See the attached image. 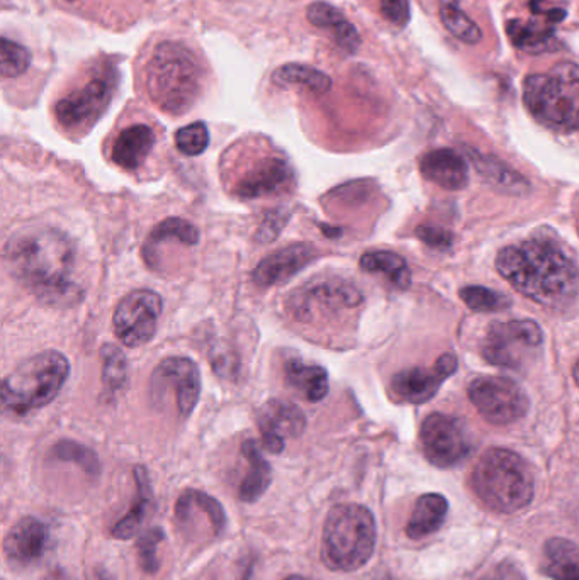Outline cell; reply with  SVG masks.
Masks as SVG:
<instances>
[{"instance_id":"obj_1","label":"cell","mask_w":579,"mask_h":580,"mask_svg":"<svg viewBox=\"0 0 579 580\" xmlns=\"http://www.w3.org/2000/svg\"><path fill=\"white\" fill-rule=\"evenodd\" d=\"M4 256L12 277L45 304L72 305L81 301V287L72 282L75 249L60 229L24 226L9 238Z\"/></svg>"},{"instance_id":"obj_2","label":"cell","mask_w":579,"mask_h":580,"mask_svg":"<svg viewBox=\"0 0 579 580\" xmlns=\"http://www.w3.org/2000/svg\"><path fill=\"white\" fill-rule=\"evenodd\" d=\"M496 270L520 294L556 307L575 298L579 270L556 243L541 238L510 244L496 256Z\"/></svg>"},{"instance_id":"obj_3","label":"cell","mask_w":579,"mask_h":580,"mask_svg":"<svg viewBox=\"0 0 579 580\" xmlns=\"http://www.w3.org/2000/svg\"><path fill=\"white\" fill-rule=\"evenodd\" d=\"M143 76L150 99L172 116L188 112L203 94V61L182 41L158 43L146 60Z\"/></svg>"},{"instance_id":"obj_4","label":"cell","mask_w":579,"mask_h":580,"mask_svg":"<svg viewBox=\"0 0 579 580\" xmlns=\"http://www.w3.org/2000/svg\"><path fill=\"white\" fill-rule=\"evenodd\" d=\"M472 493L490 511L511 515L532 503L535 482L529 463L507 448H490L471 475Z\"/></svg>"},{"instance_id":"obj_5","label":"cell","mask_w":579,"mask_h":580,"mask_svg":"<svg viewBox=\"0 0 579 580\" xmlns=\"http://www.w3.org/2000/svg\"><path fill=\"white\" fill-rule=\"evenodd\" d=\"M377 528L373 512L361 504H337L326 516L322 534V561L335 572H353L371 560Z\"/></svg>"},{"instance_id":"obj_6","label":"cell","mask_w":579,"mask_h":580,"mask_svg":"<svg viewBox=\"0 0 579 580\" xmlns=\"http://www.w3.org/2000/svg\"><path fill=\"white\" fill-rule=\"evenodd\" d=\"M70 375L67 357L57 350L41 351L24 360L2 382V406L14 416L45 408L62 392Z\"/></svg>"},{"instance_id":"obj_7","label":"cell","mask_w":579,"mask_h":580,"mask_svg":"<svg viewBox=\"0 0 579 580\" xmlns=\"http://www.w3.org/2000/svg\"><path fill=\"white\" fill-rule=\"evenodd\" d=\"M523 104L544 126L579 131V65L564 61L548 73L527 76Z\"/></svg>"},{"instance_id":"obj_8","label":"cell","mask_w":579,"mask_h":580,"mask_svg":"<svg viewBox=\"0 0 579 580\" xmlns=\"http://www.w3.org/2000/svg\"><path fill=\"white\" fill-rule=\"evenodd\" d=\"M120 85V70L111 60L87 70L84 82L55 104V118L69 133H85L108 111Z\"/></svg>"},{"instance_id":"obj_9","label":"cell","mask_w":579,"mask_h":580,"mask_svg":"<svg viewBox=\"0 0 579 580\" xmlns=\"http://www.w3.org/2000/svg\"><path fill=\"white\" fill-rule=\"evenodd\" d=\"M364 301L361 290L340 277H318L289 295L288 311L298 323L313 325L319 317H330L355 310Z\"/></svg>"},{"instance_id":"obj_10","label":"cell","mask_w":579,"mask_h":580,"mask_svg":"<svg viewBox=\"0 0 579 580\" xmlns=\"http://www.w3.org/2000/svg\"><path fill=\"white\" fill-rule=\"evenodd\" d=\"M542 341L544 335L535 321L493 323L483 341V355L492 365L523 371L538 357Z\"/></svg>"},{"instance_id":"obj_11","label":"cell","mask_w":579,"mask_h":580,"mask_svg":"<svg viewBox=\"0 0 579 580\" xmlns=\"http://www.w3.org/2000/svg\"><path fill=\"white\" fill-rule=\"evenodd\" d=\"M469 399L487 423L496 426L517 423L529 411V397L508 377H480L469 386Z\"/></svg>"},{"instance_id":"obj_12","label":"cell","mask_w":579,"mask_h":580,"mask_svg":"<svg viewBox=\"0 0 579 580\" xmlns=\"http://www.w3.org/2000/svg\"><path fill=\"white\" fill-rule=\"evenodd\" d=\"M420 443L426 460L441 469L459 466L472 451V439L465 421L442 412H434L423 421Z\"/></svg>"},{"instance_id":"obj_13","label":"cell","mask_w":579,"mask_h":580,"mask_svg":"<svg viewBox=\"0 0 579 580\" xmlns=\"http://www.w3.org/2000/svg\"><path fill=\"white\" fill-rule=\"evenodd\" d=\"M161 305V298L154 290H133L124 295L112 317L118 340L131 348L148 343L157 331Z\"/></svg>"},{"instance_id":"obj_14","label":"cell","mask_w":579,"mask_h":580,"mask_svg":"<svg viewBox=\"0 0 579 580\" xmlns=\"http://www.w3.org/2000/svg\"><path fill=\"white\" fill-rule=\"evenodd\" d=\"M172 390L177 409L182 418H188L197 406L201 396V372L196 362L185 357H170L155 368L152 378V392L155 399L167 396Z\"/></svg>"},{"instance_id":"obj_15","label":"cell","mask_w":579,"mask_h":580,"mask_svg":"<svg viewBox=\"0 0 579 580\" xmlns=\"http://www.w3.org/2000/svg\"><path fill=\"white\" fill-rule=\"evenodd\" d=\"M457 357L445 353L432 368H408L393 377L391 389L396 397L410 404H425L441 390L442 384L456 374Z\"/></svg>"},{"instance_id":"obj_16","label":"cell","mask_w":579,"mask_h":580,"mask_svg":"<svg viewBox=\"0 0 579 580\" xmlns=\"http://www.w3.org/2000/svg\"><path fill=\"white\" fill-rule=\"evenodd\" d=\"M257 423L265 450L279 455L285 450L286 439L303 435L306 418L292 402L269 399L258 409Z\"/></svg>"},{"instance_id":"obj_17","label":"cell","mask_w":579,"mask_h":580,"mask_svg":"<svg viewBox=\"0 0 579 580\" xmlns=\"http://www.w3.org/2000/svg\"><path fill=\"white\" fill-rule=\"evenodd\" d=\"M50 546V531L38 518L20 519L4 539V555L12 569H26L41 560Z\"/></svg>"},{"instance_id":"obj_18","label":"cell","mask_w":579,"mask_h":580,"mask_svg":"<svg viewBox=\"0 0 579 580\" xmlns=\"http://www.w3.org/2000/svg\"><path fill=\"white\" fill-rule=\"evenodd\" d=\"M292 182L294 173L288 160L277 155H269L250 165L249 170L234 185L233 192L243 198L264 197L288 191Z\"/></svg>"},{"instance_id":"obj_19","label":"cell","mask_w":579,"mask_h":580,"mask_svg":"<svg viewBox=\"0 0 579 580\" xmlns=\"http://www.w3.org/2000/svg\"><path fill=\"white\" fill-rule=\"evenodd\" d=\"M318 258V250L311 243H292L273 255L265 256L254 270V282L261 287L286 282Z\"/></svg>"},{"instance_id":"obj_20","label":"cell","mask_w":579,"mask_h":580,"mask_svg":"<svg viewBox=\"0 0 579 580\" xmlns=\"http://www.w3.org/2000/svg\"><path fill=\"white\" fill-rule=\"evenodd\" d=\"M176 521L184 531H196L197 519H204L213 528L215 536H219L227 528V512L221 504L196 488H188L176 503Z\"/></svg>"},{"instance_id":"obj_21","label":"cell","mask_w":579,"mask_h":580,"mask_svg":"<svg viewBox=\"0 0 579 580\" xmlns=\"http://www.w3.org/2000/svg\"><path fill=\"white\" fill-rule=\"evenodd\" d=\"M420 172L429 182L445 191H460L468 185V161L456 149L441 148L426 153L420 160Z\"/></svg>"},{"instance_id":"obj_22","label":"cell","mask_w":579,"mask_h":580,"mask_svg":"<svg viewBox=\"0 0 579 580\" xmlns=\"http://www.w3.org/2000/svg\"><path fill=\"white\" fill-rule=\"evenodd\" d=\"M157 136L148 124H131L124 128L112 143L111 158L118 167L136 170L145 164L154 149Z\"/></svg>"},{"instance_id":"obj_23","label":"cell","mask_w":579,"mask_h":580,"mask_svg":"<svg viewBox=\"0 0 579 580\" xmlns=\"http://www.w3.org/2000/svg\"><path fill=\"white\" fill-rule=\"evenodd\" d=\"M307 21L313 26L325 29L334 36V41L340 46L346 53H358L361 46V35L352 23L341 14L337 8L326 2H315L307 8Z\"/></svg>"},{"instance_id":"obj_24","label":"cell","mask_w":579,"mask_h":580,"mask_svg":"<svg viewBox=\"0 0 579 580\" xmlns=\"http://www.w3.org/2000/svg\"><path fill=\"white\" fill-rule=\"evenodd\" d=\"M136 481V497L131 504V508L128 509L126 516L118 521L112 527L111 536L116 540H130L138 533L142 524L145 523V519L154 508L155 497L154 488H152L150 475L145 467H136L135 469Z\"/></svg>"},{"instance_id":"obj_25","label":"cell","mask_w":579,"mask_h":580,"mask_svg":"<svg viewBox=\"0 0 579 580\" xmlns=\"http://www.w3.org/2000/svg\"><path fill=\"white\" fill-rule=\"evenodd\" d=\"M515 48L530 55L553 53L560 50L559 39L553 24H539L533 21L511 20L507 26Z\"/></svg>"},{"instance_id":"obj_26","label":"cell","mask_w":579,"mask_h":580,"mask_svg":"<svg viewBox=\"0 0 579 580\" xmlns=\"http://www.w3.org/2000/svg\"><path fill=\"white\" fill-rule=\"evenodd\" d=\"M449 512V503L441 494H425L414 504L407 523L408 539L422 540L437 533Z\"/></svg>"},{"instance_id":"obj_27","label":"cell","mask_w":579,"mask_h":580,"mask_svg":"<svg viewBox=\"0 0 579 580\" xmlns=\"http://www.w3.org/2000/svg\"><path fill=\"white\" fill-rule=\"evenodd\" d=\"M242 454L249 462V473L240 484L239 499L242 503L252 504L267 493V488L273 482V469H270L269 462L265 460L257 442L254 439H246L243 443Z\"/></svg>"},{"instance_id":"obj_28","label":"cell","mask_w":579,"mask_h":580,"mask_svg":"<svg viewBox=\"0 0 579 580\" xmlns=\"http://www.w3.org/2000/svg\"><path fill=\"white\" fill-rule=\"evenodd\" d=\"M285 372L286 380L306 401L319 402L328 394V374L323 366L303 362L301 359H289Z\"/></svg>"},{"instance_id":"obj_29","label":"cell","mask_w":579,"mask_h":580,"mask_svg":"<svg viewBox=\"0 0 579 580\" xmlns=\"http://www.w3.org/2000/svg\"><path fill=\"white\" fill-rule=\"evenodd\" d=\"M542 569L554 580H579V546L566 539L547 540Z\"/></svg>"},{"instance_id":"obj_30","label":"cell","mask_w":579,"mask_h":580,"mask_svg":"<svg viewBox=\"0 0 579 580\" xmlns=\"http://www.w3.org/2000/svg\"><path fill=\"white\" fill-rule=\"evenodd\" d=\"M468 153H471L472 165L477 167L478 173L487 183H492L496 191L517 195L526 194L529 191L530 185L527 179L511 170L508 165L499 161L498 158L483 155V153L474 152V149H468Z\"/></svg>"},{"instance_id":"obj_31","label":"cell","mask_w":579,"mask_h":580,"mask_svg":"<svg viewBox=\"0 0 579 580\" xmlns=\"http://www.w3.org/2000/svg\"><path fill=\"white\" fill-rule=\"evenodd\" d=\"M361 268L367 274L383 275L396 289L407 290L411 286V271L407 259L395 252H369L362 255Z\"/></svg>"},{"instance_id":"obj_32","label":"cell","mask_w":579,"mask_h":580,"mask_svg":"<svg viewBox=\"0 0 579 580\" xmlns=\"http://www.w3.org/2000/svg\"><path fill=\"white\" fill-rule=\"evenodd\" d=\"M181 243L184 246H194L200 243V229L192 222L185 221L181 218H169L166 221H161L160 225L155 226L150 237L146 240L145 246H143V253L148 264L154 258L155 252L158 246L164 243Z\"/></svg>"},{"instance_id":"obj_33","label":"cell","mask_w":579,"mask_h":580,"mask_svg":"<svg viewBox=\"0 0 579 580\" xmlns=\"http://www.w3.org/2000/svg\"><path fill=\"white\" fill-rule=\"evenodd\" d=\"M441 20L445 29L449 31L454 38L466 45H478L483 39V31L460 8L459 0H441L438 4Z\"/></svg>"},{"instance_id":"obj_34","label":"cell","mask_w":579,"mask_h":580,"mask_svg":"<svg viewBox=\"0 0 579 580\" xmlns=\"http://www.w3.org/2000/svg\"><path fill=\"white\" fill-rule=\"evenodd\" d=\"M273 82L280 87L301 85V87L310 88L315 94H325L331 87V78L326 73L313 69V67L298 65V63H289V65L277 69L273 73Z\"/></svg>"},{"instance_id":"obj_35","label":"cell","mask_w":579,"mask_h":580,"mask_svg":"<svg viewBox=\"0 0 579 580\" xmlns=\"http://www.w3.org/2000/svg\"><path fill=\"white\" fill-rule=\"evenodd\" d=\"M459 298L469 310L477 311V313H498V311L508 310L511 305L507 295L481 286L462 287Z\"/></svg>"},{"instance_id":"obj_36","label":"cell","mask_w":579,"mask_h":580,"mask_svg":"<svg viewBox=\"0 0 579 580\" xmlns=\"http://www.w3.org/2000/svg\"><path fill=\"white\" fill-rule=\"evenodd\" d=\"M53 457L62 462L77 463L88 475L99 473V460L91 448L75 442H60L55 445Z\"/></svg>"},{"instance_id":"obj_37","label":"cell","mask_w":579,"mask_h":580,"mask_svg":"<svg viewBox=\"0 0 579 580\" xmlns=\"http://www.w3.org/2000/svg\"><path fill=\"white\" fill-rule=\"evenodd\" d=\"M176 146L185 157H200L209 146V131L206 124L197 121L181 128L176 133Z\"/></svg>"},{"instance_id":"obj_38","label":"cell","mask_w":579,"mask_h":580,"mask_svg":"<svg viewBox=\"0 0 579 580\" xmlns=\"http://www.w3.org/2000/svg\"><path fill=\"white\" fill-rule=\"evenodd\" d=\"M32 67V53L20 43L2 38V76L16 78Z\"/></svg>"},{"instance_id":"obj_39","label":"cell","mask_w":579,"mask_h":580,"mask_svg":"<svg viewBox=\"0 0 579 580\" xmlns=\"http://www.w3.org/2000/svg\"><path fill=\"white\" fill-rule=\"evenodd\" d=\"M166 539V533L160 527L146 530L138 539V564L145 573H155L160 569V560L157 557V548Z\"/></svg>"},{"instance_id":"obj_40","label":"cell","mask_w":579,"mask_h":580,"mask_svg":"<svg viewBox=\"0 0 579 580\" xmlns=\"http://www.w3.org/2000/svg\"><path fill=\"white\" fill-rule=\"evenodd\" d=\"M104 372L102 380L106 389L116 390L126 382V360L123 353L112 345H106L102 350Z\"/></svg>"},{"instance_id":"obj_41","label":"cell","mask_w":579,"mask_h":580,"mask_svg":"<svg viewBox=\"0 0 579 580\" xmlns=\"http://www.w3.org/2000/svg\"><path fill=\"white\" fill-rule=\"evenodd\" d=\"M384 20L398 27H405L411 21L410 0H379Z\"/></svg>"},{"instance_id":"obj_42","label":"cell","mask_w":579,"mask_h":580,"mask_svg":"<svg viewBox=\"0 0 579 580\" xmlns=\"http://www.w3.org/2000/svg\"><path fill=\"white\" fill-rule=\"evenodd\" d=\"M417 237L423 243L437 250L450 249L454 243V234L447 231V229L437 228V226H420V228H417Z\"/></svg>"},{"instance_id":"obj_43","label":"cell","mask_w":579,"mask_h":580,"mask_svg":"<svg viewBox=\"0 0 579 580\" xmlns=\"http://www.w3.org/2000/svg\"><path fill=\"white\" fill-rule=\"evenodd\" d=\"M43 580H70L69 573L65 572V570L58 569L53 570V572L48 573L47 577Z\"/></svg>"},{"instance_id":"obj_44","label":"cell","mask_w":579,"mask_h":580,"mask_svg":"<svg viewBox=\"0 0 579 580\" xmlns=\"http://www.w3.org/2000/svg\"><path fill=\"white\" fill-rule=\"evenodd\" d=\"M252 570H254V564H250L249 567L243 570V576L240 580H250V573H252Z\"/></svg>"},{"instance_id":"obj_45","label":"cell","mask_w":579,"mask_h":580,"mask_svg":"<svg viewBox=\"0 0 579 580\" xmlns=\"http://www.w3.org/2000/svg\"><path fill=\"white\" fill-rule=\"evenodd\" d=\"M97 576H99V580H114L109 573L99 572Z\"/></svg>"},{"instance_id":"obj_46","label":"cell","mask_w":579,"mask_h":580,"mask_svg":"<svg viewBox=\"0 0 579 580\" xmlns=\"http://www.w3.org/2000/svg\"><path fill=\"white\" fill-rule=\"evenodd\" d=\"M575 380L578 382V386H579V362L576 363V366H575Z\"/></svg>"},{"instance_id":"obj_47","label":"cell","mask_w":579,"mask_h":580,"mask_svg":"<svg viewBox=\"0 0 579 580\" xmlns=\"http://www.w3.org/2000/svg\"><path fill=\"white\" fill-rule=\"evenodd\" d=\"M286 580H310V579H306V577H301V576H291V577H288V579Z\"/></svg>"}]
</instances>
